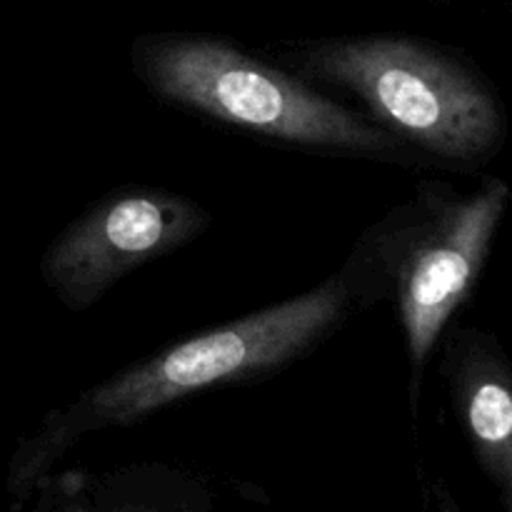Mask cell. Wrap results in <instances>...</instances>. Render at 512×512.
I'll return each mask as SVG.
<instances>
[{"instance_id":"cell-1","label":"cell","mask_w":512,"mask_h":512,"mask_svg":"<svg viewBox=\"0 0 512 512\" xmlns=\"http://www.w3.org/2000/svg\"><path fill=\"white\" fill-rule=\"evenodd\" d=\"M353 315V285L343 268L283 303L195 333L115 370L50 410L15 455V480L43 475L78 440L130 428L183 400L270 378L328 343Z\"/></svg>"},{"instance_id":"cell-2","label":"cell","mask_w":512,"mask_h":512,"mask_svg":"<svg viewBox=\"0 0 512 512\" xmlns=\"http://www.w3.org/2000/svg\"><path fill=\"white\" fill-rule=\"evenodd\" d=\"M510 195V185L493 175L468 193L423 180L360 233L340 265L358 313L383 300L398 313L413 413L430 355L485 273Z\"/></svg>"},{"instance_id":"cell-6","label":"cell","mask_w":512,"mask_h":512,"mask_svg":"<svg viewBox=\"0 0 512 512\" xmlns=\"http://www.w3.org/2000/svg\"><path fill=\"white\" fill-rule=\"evenodd\" d=\"M440 375L475 460L493 485L512 498V370L490 330L453 325L443 333Z\"/></svg>"},{"instance_id":"cell-7","label":"cell","mask_w":512,"mask_h":512,"mask_svg":"<svg viewBox=\"0 0 512 512\" xmlns=\"http://www.w3.org/2000/svg\"><path fill=\"white\" fill-rule=\"evenodd\" d=\"M110 512H163V510L153 508V505L148 503H130V500H123V503H118L115 508L110 505Z\"/></svg>"},{"instance_id":"cell-4","label":"cell","mask_w":512,"mask_h":512,"mask_svg":"<svg viewBox=\"0 0 512 512\" xmlns=\"http://www.w3.org/2000/svg\"><path fill=\"white\" fill-rule=\"evenodd\" d=\"M130 60L153 98L253 138L405 168L420 163L360 110L228 40L150 35L133 45Z\"/></svg>"},{"instance_id":"cell-3","label":"cell","mask_w":512,"mask_h":512,"mask_svg":"<svg viewBox=\"0 0 512 512\" xmlns=\"http://www.w3.org/2000/svg\"><path fill=\"white\" fill-rule=\"evenodd\" d=\"M280 68L310 85L350 95L360 113L415 158L483 170L508 140L498 88L463 55L408 35H363L305 43Z\"/></svg>"},{"instance_id":"cell-9","label":"cell","mask_w":512,"mask_h":512,"mask_svg":"<svg viewBox=\"0 0 512 512\" xmlns=\"http://www.w3.org/2000/svg\"><path fill=\"white\" fill-rule=\"evenodd\" d=\"M443 512H458L453 508V503H450V500H445V508H443Z\"/></svg>"},{"instance_id":"cell-5","label":"cell","mask_w":512,"mask_h":512,"mask_svg":"<svg viewBox=\"0 0 512 512\" xmlns=\"http://www.w3.org/2000/svg\"><path fill=\"white\" fill-rule=\"evenodd\" d=\"M213 213L183 193L123 185L70 220L40 258V278L68 313L95 308L120 280L198 240Z\"/></svg>"},{"instance_id":"cell-8","label":"cell","mask_w":512,"mask_h":512,"mask_svg":"<svg viewBox=\"0 0 512 512\" xmlns=\"http://www.w3.org/2000/svg\"><path fill=\"white\" fill-rule=\"evenodd\" d=\"M60 512H88L83 508V503H80L78 498H68L63 503V508H60Z\"/></svg>"}]
</instances>
